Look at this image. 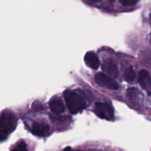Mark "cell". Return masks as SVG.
Returning a JSON list of instances; mask_svg holds the SVG:
<instances>
[{
	"label": "cell",
	"instance_id": "obj_8",
	"mask_svg": "<svg viewBox=\"0 0 151 151\" xmlns=\"http://www.w3.org/2000/svg\"><path fill=\"white\" fill-rule=\"evenodd\" d=\"M138 83L144 89L149 90L151 87V78L146 70L140 71L138 75Z\"/></svg>",
	"mask_w": 151,
	"mask_h": 151
},
{
	"label": "cell",
	"instance_id": "obj_15",
	"mask_svg": "<svg viewBox=\"0 0 151 151\" xmlns=\"http://www.w3.org/2000/svg\"><path fill=\"white\" fill-rule=\"evenodd\" d=\"M109 1H110L111 2H114V1L115 0H109Z\"/></svg>",
	"mask_w": 151,
	"mask_h": 151
},
{
	"label": "cell",
	"instance_id": "obj_1",
	"mask_svg": "<svg viewBox=\"0 0 151 151\" xmlns=\"http://www.w3.org/2000/svg\"><path fill=\"white\" fill-rule=\"evenodd\" d=\"M63 95H64L66 106L72 114H75L85 109L86 106L85 100L76 91L66 90L64 91Z\"/></svg>",
	"mask_w": 151,
	"mask_h": 151
},
{
	"label": "cell",
	"instance_id": "obj_10",
	"mask_svg": "<svg viewBox=\"0 0 151 151\" xmlns=\"http://www.w3.org/2000/svg\"><path fill=\"white\" fill-rule=\"evenodd\" d=\"M136 79V73L132 67H129L125 72V80L129 83H132Z\"/></svg>",
	"mask_w": 151,
	"mask_h": 151
},
{
	"label": "cell",
	"instance_id": "obj_14",
	"mask_svg": "<svg viewBox=\"0 0 151 151\" xmlns=\"http://www.w3.org/2000/svg\"><path fill=\"white\" fill-rule=\"evenodd\" d=\"M91 1H94V2H100V1H101L102 0H91Z\"/></svg>",
	"mask_w": 151,
	"mask_h": 151
},
{
	"label": "cell",
	"instance_id": "obj_5",
	"mask_svg": "<svg viewBox=\"0 0 151 151\" xmlns=\"http://www.w3.org/2000/svg\"><path fill=\"white\" fill-rule=\"evenodd\" d=\"M102 69L104 72L109 74L114 78H116L119 75V70H118L117 65L116 62L111 58H107L104 60L102 64Z\"/></svg>",
	"mask_w": 151,
	"mask_h": 151
},
{
	"label": "cell",
	"instance_id": "obj_12",
	"mask_svg": "<svg viewBox=\"0 0 151 151\" xmlns=\"http://www.w3.org/2000/svg\"><path fill=\"white\" fill-rule=\"evenodd\" d=\"M139 0H119L121 3L125 6H134L138 2Z\"/></svg>",
	"mask_w": 151,
	"mask_h": 151
},
{
	"label": "cell",
	"instance_id": "obj_7",
	"mask_svg": "<svg viewBox=\"0 0 151 151\" xmlns=\"http://www.w3.org/2000/svg\"><path fill=\"white\" fill-rule=\"evenodd\" d=\"M86 64L92 69H97L100 66V62L97 55L93 52H88L84 57Z\"/></svg>",
	"mask_w": 151,
	"mask_h": 151
},
{
	"label": "cell",
	"instance_id": "obj_4",
	"mask_svg": "<svg viewBox=\"0 0 151 151\" xmlns=\"http://www.w3.org/2000/svg\"><path fill=\"white\" fill-rule=\"evenodd\" d=\"M95 81L98 85L104 87V88H109V89L116 90L119 88V85L115 81L111 78L109 75L99 72L95 76Z\"/></svg>",
	"mask_w": 151,
	"mask_h": 151
},
{
	"label": "cell",
	"instance_id": "obj_11",
	"mask_svg": "<svg viewBox=\"0 0 151 151\" xmlns=\"http://www.w3.org/2000/svg\"><path fill=\"white\" fill-rule=\"evenodd\" d=\"M12 151H27L26 143L23 141L20 142L16 145V147L12 150Z\"/></svg>",
	"mask_w": 151,
	"mask_h": 151
},
{
	"label": "cell",
	"instance_id": "obj_9",
	"mask_svg": "<svg viewBox=\"0 0 151 151\" xmlns=\"http://www.w3.org/2000/svg\"><path fill=\"white\" fill-rule=\"evenodd\" d=\"M50 107L52 111L56 114L63 113L65 110L64 104L61 99L57 97H52L50 101Z\"/></svg>",
	"mask_w": 151,
	"mask_h": 151
},
{
	"label": "cell",
	"instance_id": "obj_6",
	"mask_svg": "<svg viewBox=\"0 0 151 151\" xmlns=\"http://www.w3.org/2000/svg\"><path fill=\"white\" fill-rule=\"evenodd\" d=\"M32 133L37 137H47L50 133V128L44 122H34L32 127Z\"/></svg>",
	"mask_w": 151,
	"mask_h": 151
},
{
	"label": "cell",
	"instance_id": "obj_2",
	"mask_svg": "<svg viewBox=\"0 0 151 151\" xmlns=\"http://www.w3.org/2000/svg\"><path fill=\"white\" fill-rule=\"evenodd\" d=\"M16 125V116L12 112L5 111L1 114V120H0V134H1V140L13 131Z\"/></svg>",
	"mask_w": 151,
	"mask_h": 151
},
{
	"label": "cell",
	"instance_id": "obj_13",
	"mask_svg": "<svg viewBox=\"0 0 151 151\" xmlns=\"http://www.w3.org/2000/svg\"><path fill=\"white\" fill-rule=\"evenodd\" d=\"M64 151H82V150H72L71 147H67L64 149Z\"/></svg>",
	"mask_w": 151,
	"mask_h": 151
},
{
	"label": "cell",
	"instance_id": "obj_3",
	"mask_svg": "<svg viewBox=\"0 0 151 151\" xmlns=\"http://www.w3.org/2000/svg\"><path fill=\"white\" fill-rule=\"evenodd\" d=\"M94 111L97 116L101 119L111 120L114 118V109L109 103H97Z\"/></svg>",
	"mask_w": 151,
	"mask_h": 151
}]
</instances>
